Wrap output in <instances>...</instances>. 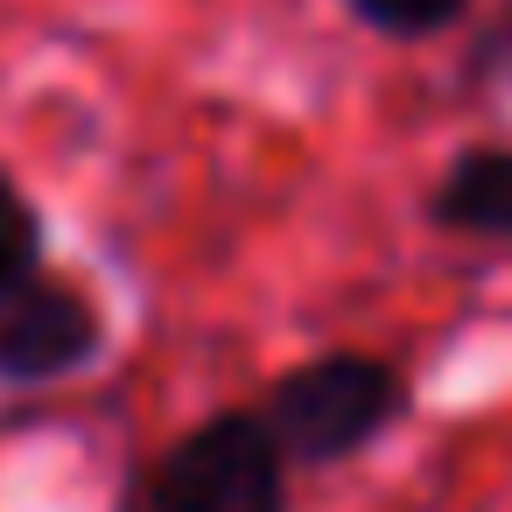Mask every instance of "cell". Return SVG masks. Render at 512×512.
<instances>
[{"label":"cell","instance_id":"1","mask_svg":"<svg viewBox=\"0 0 512 512\" xmlns=\"http://www.w3.org/2000/svg\"><path fill=\"white\" fill-rule=\"evenodd\" d=\"M400 414H407V386L372 351H323L281 372L260 400V421L288 463H344L365 442H379Z\"/></svg>","mask_w":512,"mask_h":512},{"label":"cell","instance_id":"2","mask_svg":"<svg viewBox=\"0 0 512 512\" xmlns=\"http://www.w3.org/2000/svg\"><path fill=\"white\" fill-rule=\"evenodd\" d=\"M148 512H288V456L260 414H211L162 456Z\"/></svg>","mask_w":512,"mask_h":512},{"label":"cell","instance_id":"3","mask_svg":"<svg viewBox=\"0 0 512 512\" xmlns=\"http://www.w3.org/2000/svg\"><path fill=\"white\" fill-rule=\"evenodd\" d=\"M106 344L99 302L64 274H29L0 295V379L8 386H50L64 372H85Z\"/></svg>","mask_w":512,"mask_h":512},{"label":"cell","instance_id":"4","mask_svg":"<svg viewBox=\"0 0 512 512\" xmlns=\"http://www.w3.org/2000/svg\"><path fill=\"white\" fill-rule=\"evenodd\" d=\"M435 225L512 246V148H470L435 183Z\"/></svg>","mask_w":512,"mask_h":512},{"label":"cell","instance_id":"5","mask_svg":"<svg viewBox=\"0 0 512 512\" xmlns=\"http://www.w3.org/2000/svg\"><path fill=\"white\" fill-rule=\"evenodd\" d=\"M344 8L379 29V36H400V43H421V36H442L470 15V0H344Z\"/></svg>","mask_w":512,"mask_h":512},{"label":"cell","instance_id":"6","mask_svg":"<svg viewBox=\"0 0 512 512\" xmlns=\"http://www.w3.org/2000/svg\"><path fill=\"white\" fill-rule=\"evenodd\" d=\"M36 267H43V218L8 176H0V295L22 288Z\"/></svg>","mask_w":512,"mask_h":512},{"label":"cell","instance_id":"7","mask_svg":"<svg viewBox=\"0 0 512 512\" xmlns=\"http://www.w3.org/2000/svg\"><path fill=\"white\" fill-rule=\"evenodd\" d=\"M470 78L477 85H512V0H498V15L470 43Z\"/></svg>","mask_w":512,"mask_h":512}]
</instances>
